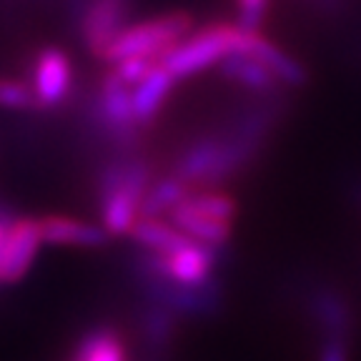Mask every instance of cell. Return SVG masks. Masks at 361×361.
Returning <instances> with one entry per match:
<instances>
[{
	"label": "cell",
	"instance_id": "cell-1",
	"mask_svg": "<svg viewBox=\"0 0 361 361\" xmlns=\"http://www.w3.org/2000/svg\"><path fill=\"white\" fill-rule=\"evenodd\" d=\"M153 183L151 169L141 158L111 164L101 173V226L108 236H128L141 219L143 198Z\"/></svg>",
	"mask_w": 361,
	"mask_h": 361
},
{
	"label": "cell",
	"instance_id": "cell-2",
	"mask_svg": "<svg viewBox=\"0 0 361 361\" xmlns=\"http://www.w3.org/2000/svg\"><path fill=\"white\" fill-rule=\"evenodd\" d=\"M238 216V201L224 188H193L166 219L193 241L221 248L231 241Z\"/></svg>",
	"mask_w": 361,
	"mask_h": 361
},
{
	"label": "cell",
	"instance_id": "cell-3",
	"mask_svg": "<svg viewBox=\"0 0 361 361\" xmlns=\"http://www.w3.org/2000/svg\"><path fill=\"white\" fill-rule=\"evenodd\" d=\"M193 28H196V20L186 11H169V13H161V16L146 18V20L128 23L118 33V38L111 43V48H108L101 61H106L108 66L126 61V58L161 61Z\"/></svg>",
	"mask_w": 361,
	"mask_h": 361
},
{
	"label": "cell",
	"instance_id": "cell-4",
	"mask_svg": "<svg viewBox=\"0 0 361 361\" xmlns=\"http://www.w3.org/2000/svg\"><path fill=\"white\" fill-rule=\"evenodd\" d=\"M243 38V28L238 23H209L193 28L186 38L169 51L161 63L176 75V80H186L193 75L219 68L228 56L238 51Z\"/></svg>",
	"mask_w": 361,
	"mask_h": 361
},
{
	"label": "cell",
	"instance_id": "cell-5",
	"mask_svg": "<svg viewBox=\"0 0 361 361\" xmlns=\"http://www.w3.org/2000/svg\"><path fill=\"white\" fill-rule=\"evenodd\" d=\"M221 248L206 246L201 241L188 238L183 246H178L171 254H146L143 259V276L161 279V281L176 283V286H206L216 281L214 271L219 266Z\"/></svg>",
	"mask_w": 361,
	"mask_h": 361
},
{
	"label": "cell",
	"instance_id": "cell-6",
	"mask_svg": "<svg viewBox=\"0 0 361 361\" xmlns=\"http://www.w3.org/2000/svg\"><path fill=\"white\" fill-rule=\"evenodd\" d=\"M43 246V231L40 219L20 216L13 219L8 226L3 251H0V283H18L33 266Z\"/></svg>",
	"mask_w": 361,
	"mask_h": 361
},
{
	"label": "cell",
	"instance_id": "cell-7",
	"mask_svg": "<svg viewBox=\"0 0 361 361\" xmlns=\"http://www.w3.org/2000/svg\"><path fill=\"white\" fill-rule=\"evenodd\" d=\"M73 88V63L61 48H43L33 61L30 93L35 108H58Z\"/></svg>",
	"mask_w": 361,
	"mask_h": 361
},
{
	"label": "cell",
	"instance_id": "cell-8",
	"mask_svg": "<svg viewBox=\"0 0 361 361\" xmlns=\"http://www.w3.org/2000/svg\"><path fill=\"white\" fill-rule=\"evenodd\" d=\"M130 0H90L80 18L83 43L96 58H103L121 30L128 25Z\"/></svg>",
	"mask_w": 361,
	"mask_h": 361
},
{
	"label": "cell",
	"instance_id": "cell-9",
	"mask_svg": "<svg viewBox=\"0 0 361 361\" xmlns=\"http://www.w3.org/2000/svg\"><path fill=\"white\" fill-rule=\"evenodd\" d=\"M236 53H243V56L256 58L259 63H264L271 73L276 75L286 88H299L309 80V73H306L304 63L296 56L276 45L269 35H264L261 30H246L243 28V38L241 45H238Z\"/></svg>",
	"mask_w": 361,
	"mask_h": 361
},
{
	"label": "cell",
	"instance_id": "cell-10",
	"mask_svg": "<svg viewBox=\"0 0 361 361\" xmlns=\"http://www.w3.org/2000/svg\"><path fill=\"white\" fill-rule=\"evenodd\" d=\"M219 73L226 80L241 85L243 90L259 96L261 101H281L286 93V85L271 73L264 63H259L256 58L243 56V53H233L219 66Z\"/></svg>",
	"mask_w": 361,
	"mask_h": 361
},
{
	"label": "cell",
	"instance_id": "cell-11",
	"mask_svg": "<svg viewBox=\"0 0 361 361\" xmlns=\"http://www.w3.org/2000/svg\"><path fill=\"white\" fill-rule=\"evenodd\" d=\"M176 75L171 73L164 63H156L153 71L130 88V103H133V118L138 128H146L161 116L164 106L169 103L171 93L176 88Z\"/></svg>",
	"mask_w": 361,
	"mask_h": 361
},
{
	"label": "cell",
	"instance_id": "cell-12",
	"mask_svg": "<svg viewBox=\"0 0 361 361\" xmlns=\"http://www.w3.org/2000/svg\"><path fill=\"white\" fill-rule=\"evenodd\" d=\"M40 231H43V243H51V246L101 248L111 238L103 226L66 214L43 216L40 219Z\"/></svg>",
	"mask_w": 361,
	"mask_h": 361
},
{
	"label": "cell",
	"instance_id": "cell-13",
	"mask_svg": "<svg viewBox=\"0 0 361 361\" xmlns=\"http://www.w3.org/2000/svg\"><path fill=\"white\" fill-rule=\"evenodd\" d=\"M98 111H101V121L111 130L121 135L135 133L138 123L133 118V103H130V88L118 80L108 71L106 78L101 80V93H98Z\"/></svg>",
	"mask_w": 361,
	"mask_h": 361
},
{
	"label": "cell",
	"instance_id": "cell-14",
	"mask_svg": "<svg viewBox=\"0 0 361 361\" xmlns=\"http://www.w3.org/2000/svg\"><path fill=\"white\" fill-rule=\"evenodd\" d=\"M141 248H146V254H171L178 246L188 241L186 233H180L166 216H141L135 221V226L128 233Z\"/></svg>",
	"mask_w": 361,
	"mask_h": 361
},
{
	"label": "cell",
	"instance_id": "cell-15",
	"mask_svg": "<svg viewBox=\"0 0 361 361\" xmlns=\"http://www.w3.org/2000/svg\"><path fill=\"white\" fill-rule=\"evenodd\" d=\"M73 361H128V351L116 329L98 326L78 341Z\"/></svg>",
	"mask_w": 361,
	"mask_h": 361
},
{
	"label": "cell",
	"instance_id": "cell-16",
	"mask_svg": "<svg viewBox=\"0 0 361 361\" xmlns=\"http://www.w3.org/2000/svg\"><path fill=\"white\" fill-rule=\"evenodd\" d=\"M191 191L193 188L188 186L183 178H178L176 173H169V176H164V178H156L151 186H148L146 198H143L141 216H166Z\"/></svg>",
	"mask_w": 361,
	"mask_h": 361
},
{
	"label": "cell",
	"instance_id": "cell-17",
	"mask_svg": "<svg viewBox=\"0 0 361 361\" xmlns=\"http://www.w3.org/2000/svg\"><path fill=\"white\" fill-rule=\"evenodd\" d=\"M0 108H6V111H28V108H35V98L28 85H23L20 80L0 78Z\"/></svg>",
	"mask_w": 361,
	"mask_h": 361
},
{
	"label": "cell",
	"instance_id": "cell-18",
	"mask_svg": "<svg viewBox=\"0 0 361 361\" xmlns=\"http://www.w3.org/2000/svg\"><path fill=\"white\" fill-rule=\"evenodd\" d=\"M271 0H236V23L246 30H261Z\"/></svg>",
	"mask_w": 361,
	"mask_h": 361
},
{
	"label": "cell",
	"instance_id": "cell-19",
	"mask_svg": "<svg viewBox=\"0 0 361 361\" xmlns=\"http://www.w3.org/2000/svg\"><path fill=\"white\" fill-rule=\"evenodd\" d=\"M319 361H349V338H324Z\"/></svg>",
	"mask_w": 361,
	"mask_h": 361
}]
</instances>
